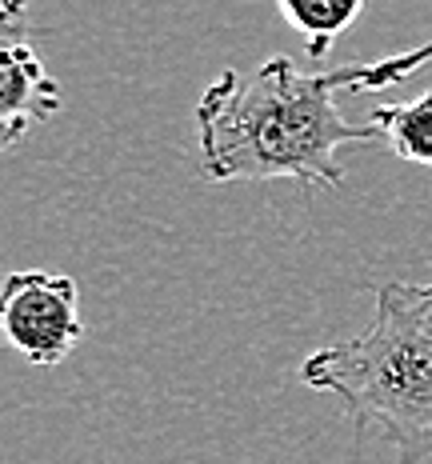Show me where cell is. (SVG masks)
I'll list each match as a JSON object with an SVG mask.
<instances>
[{"instance_id": "6da1fadb", "label": "cell", "mask_w": 432, "mask_h": 464, "mask_svg": "<svg viewBox=\"0 0 432 464\" xmlns=\"http://www.w3.org/2000/svg\"><path fill=\"white\" fill-rule=\"evenodd\" d=\"M200 177L225 180H296L301 188H341L349 144L384 140L372 124L336 109L329 69L296 72L288 56H268L261 69H225L197 101Z\"/></svg>"}, {"instance_id": "7a4b0ae2", "label": "cell", "mask_w": 432, "mask_h": 464, "mask_svg": "<svg viewBox=\"0 0 432 464\" xmlns=\"http://www.w3.org/2000/svg\"><path fill=\"white\" fill-rule=\"evenodd\" d=\"M301 381L344 404L357 460L369 429L397 449V464L432 460V280L380 285L372 324L304 356Z\"/></svg>"}, {"instance_id": "3957f363", "label": "cell", "mask_w": 432, "mask_h": 464, "mask_svg": "<svg viewBox=\"0 0 432 464\" xmlns=\"http://www.w3.org/2000/svg\"><path fill=\"white\" fill-rule=\"evenodd\" d=\"M0 333L33 364H61L81 344V296L76 280L61 273H13L0 293Z\"/></svg>"}, {"instance_id": "277c9868", "label": "cell", "mask_w": 432, "mask_h": 464, "mask_svg": "<svg viewBox=\"0 0 432 464\" xmlns=\"http://www.w3.org/2000/svg\"><path fill=\"white\" fill-rule=\"evenodd\" d=\"M64 109V89L48 76L28 41L24 0H5L0 16V144L16 149L36 124Z\"/></svg>"}, {"instance_id": "5b68a950", "label": "cell", "mask_w": 432, "mask_h": 464, "mask_svg": "<svg viewBox=\"0 0 432 464\" xmlns=\"http://www.w3.org/2000/svg\"><path fill=\"white\" fill-rule=\"evenodd\" d=\"M369 124L389 140V149L405 164L432 169V89L412 96V101L377 104Z\"/></svg>"}, {"instance_id": "8992f818", "label": "cell", "mask_w": 432, "mask_h": 464, "mask_svg": "<svg viewBox=\"0 0 432 464\" xmlns=\"http://www.w3.org/2000/svg\"><path fill=\"white\" fill-rule=\"evenodd\" d=\"M364 5H369V0H276L281 21L293 28L296 36H304V53H309V61H316V64L332 53L336 36H341L344 28L357 24Z\"/></svg>"}, {"instance_id": "52a82bcc", "label": "cell", "mask_w": 432, "mask_h": 464, "mask_svg": "<svg viewBox=\"0 0 432 464\" xmlns=\"http://www.w3.org/2000/svg\"><path fill=\"white\" fill-rule=\"evenodd\" d=\"M432 61V36L425 44L408 48V53L384 56V61H369V64H344V69H329L332 89H352V92H380L392 84L408 81L412 72H420Z\"/></svg>"}]
</instances>
